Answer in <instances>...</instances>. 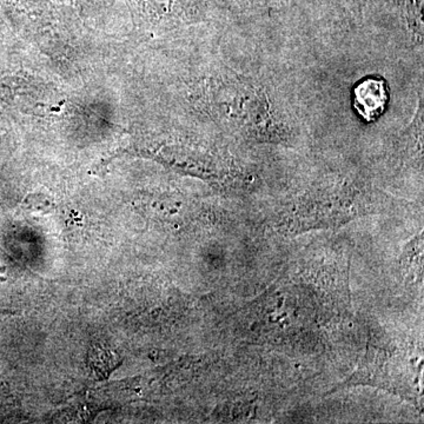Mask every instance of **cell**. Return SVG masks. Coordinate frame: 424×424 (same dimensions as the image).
<instances>
[{
    "label": "cell",
    "mask_w": 424,
    "mask_h": 424,
    "mask_svg": "<svg viewBox=\"0 0 424 424\" xmlns=\"http://www.w3.org/2000/svg\"><path fill=\"white\" fill-rule=\"evenodd\" d=\"M387 89L382 80L368 79L355 89V108L367 120L380 117L387 104Z\"/></svg>",
    "instance_id": "6da1fadb"
}]
</instances>
